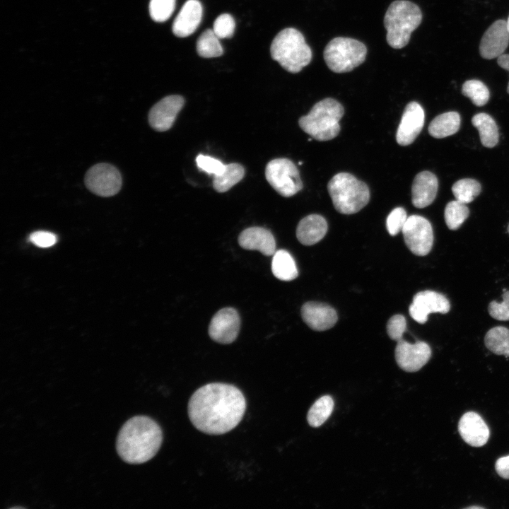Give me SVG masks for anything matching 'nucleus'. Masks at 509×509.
<instances>
[{"label": "nucleus", "mask_w": 509, "mask_h": 509, "mask_svg": "<svg viewBox=\"0 0 509 509\" xmlns=\"http://www.w3.org/2000/svg\"><path fill=\"white\" fill-rule=\"evenodd\" d=\"M246 400L235 386L213 382L194 392L189 400L188 416L193 426L209 435H221L242 421Z\"/></svg>", "instance_id": "nucleus-1"}, {"label": "nucleus", "mask_w": 509, "mask_h": 509, "mask_svg": "<svg viewBox=\"0 0 509 509\" xmlns=\"http://www.w3.org/2000/svg\"><path fill=\"white\" fill-rule=\"evenodd\" d=\"M162 442V430L154 420L146 416H135L121 427L116 450L124 462L142 464L156 455Z\"/></svg>", "instance_id": "nucleus-2"}, {"label": "nucleus", "mask_w": 509, "mask_h": 509, "mask_svg": "<svg viewBox=\"0 0 509 509\" xmlns=\"http://www.w3.org/2000/svg\"><path fill=\"white\" fill-rule=\"evenodd\" d=\"M422 13L414 3L406 0L393 1L384 17L388 45L401 49L409 42L411 33L421 24Z\"/></svg>", "instance_id": "nucleus-3"}, {"label": "nucleus", "mask_w": 509, "mask_h": 509, "mask_svg": "<svg viewBox=\"0 0 509 509\" xmlns=\"http://www.w3.org/2000/svg\"><path fill=\"white\" fill-rule=\"evenodd\" d=\"M270 52L274 60L293 74L300 71L309 64L312 56L303 34L293 28H285L276 35Z\"/></svg>", "instance_id": "nucleus-4"}, {"label": "nucleus", "mask_w": 509, "mask_h": 509, "mask_svg": "<svg viewBox=\"0 0 509 509\" xmlns=\"http://www.w3.org/2000/svg\"><path fill=\"white\" fill-rule=\"evenodd\" d=\"M344 113V107L337 100L325 98L317 103L307 115L299 119V126L315 139L331 140L339 133V121Z\"/></svg>", "instance_id": "nucleus-5"}, {"label": "nucleus", "mask_w": 509, "mask_h": 509, "mask_svg": "<svg viewBox=\"0 0 509 509\" xmlns=\"http://www.w3.org/2000/svg\"><path fill=\"white\" fill-rule=\"evenodd\" d=\"M327 189L334 208L343 214L358 212L370 199L366 184L347 172L335 175L328 182Z\"/></svg>", "instance_id": "nucleus-6"}, {"label": "nucleus", "mask_w": 509, "mask_h": 509, "mask_svg": "<svg viewBox=\"0 0 509 509\" xmlns=\"http://www.w3.org/2000/svg\"><path fill=\"white\" fill-rule=\"evenodd\" d=\"M367 48L361 42L339 37L332 39L325 47L324 59L330 70L335 73L352 71L365 59Z\"/></svg>", "instance_id": "nucleus-7"}, {"label": "nucleus", "mask_w": 509, "mask_h": 509, "mask_svg": "<svg viewBox=\"0 0 509 509\" xmlns=\"http://www.w3.org/2000/svg\"><path fill=\"white\" fill-rule=\"evenodd\" d=\"M265 177L270 185L281 196L289 197L303 188L298 170L288 158H275L265 168Z\"/></svg>", "instance_id": "nucleus-8"}, {"label": "nucleus", "mask_w": 509, "mask_h": 509, "mask_svg": "<svg viewBox=\"0 0 509 509\" xmlns=\"http://www.w3.org/2000/svg\"><path fill=\"white\" fill-rule=\"evenodd\" d=\"M404 242L409 250L417 256H425L431 250L433 233L431 223L424 217L411 215L402 228Z\"/></svg>", "instance_id": "nucleus-9"}, {"label": "nucleus", "mask_w": 509, "mask_h": 509, "mask_svg": "<svg viewBox=\"0 0 509 509\" xmlns=\"http://www.w3.org/2000/svg\"><path fill=\"white\" fill-rule=\"evenodd\" d=\"M119 170L108 163H98L90 168L85 176V184L93 193L100 197L116 194L122 187Z\"/></svg>", "instance_id": "nucleus-10"}, {"label": "nucleus", "mask_w": 509, "mask_h": 509, "mask_svg": "<svg viewBox=\"0 0 509 509\" xmlns=\"http://www.w3.org/2000/svg\"><path fill=\"white\" fill-rule=\"evenodd\" d=\"M450 309V302L445 296L427 290L420 291L414 296L409 312L416 322L424 324L429 314L436 312L445 314Z\"/></svg>", "instance_id": "nucleus-11"}, {"label": "nucleus", "mask_w": 509, "mask_h": 509, "mask_svg": "<svg viewBox=\"0 0 509 509\" xmlns=\"http://www.w3.org/2000/svg\"><path fill=\"white\" fill-rule=\"evenodd\" d=\"M431 356V349L424 341L411 344L403 339L397 341L395 348V360L397 365L406 372H416L427 363Z\"/></svg>", "instance_id": "nucleus-12"}, {"label": "nucleus", "mask_w": 509, "mask_h": 509, "mask_svg": "<svg viewBox=\"0 0 509 509\" xmlns=\"http://www.w3.org/2000/svg\"><path fill=\"white\" fill-rule=\"evenodd\" d=\"M240 326V319L236 310L225 308L218 311L211 319L209 334L216 342L230 344L236 339Z\"/></svg>", "instance_id": "nucleus-13"}, {"label": "nucleus", "mask_w": 509, "mask_h": 509, "mask_svg": "<svg viewBox=\"0 0 509 509\" xmlns=\"http://www.w3.org/2000/svg\"><path fill=\"white\" fill-rule=\"evenodd\" d=\"M184 103V98L178 95H168L161 99L149 111L148 122L151 127L158 131L170 129Z\"/></svg>", "instance_id": "nucleus-14"}, {"label": "nucleus", "mask_w": 509, "mask_h": 509, "mask_svg": "<svg viewBox=\"0 0 509 509\" xmlns=\"http://www.w3.org/2000/svg\"><path fill=\"white\" fill-rule=\"evenodd\" d=\"M508 44L507 22L497 20L484 33L479 45V54L486 59L498 58L503 54Z\"/></svg>", "instance_id": "nucleus-15"}, {"label": "nucleus", "mask_w": 509, "mask_h": 509, "mask_svg": "<svg viewBox=\"0 0 509 509\" xmlns=\"http://www.w3.org/2000/svg\"><path fill=\"white\" fill-rule=\"evenodd\" d=\"M425 113L418 103L410 102L406 106L399 124L396 140L401 146L412 144L423 129Z\"/></svg>", "instance_id": "nucleus-16"}, {"label": "nucleus", "mask_w": 509, "mask_h": 509, "mask_svg": "<svg viewBox=\"0 0 509 509\" xmlns=\"http://www.w3.org/2000/svg\"><path fill=\"white\" fill-rule=\"evenodd\" d=\"M458 431L464 441L473 447L484 445L490 435L485 421L474 411L463 414L458 423Z\"/></svg>", "instance_id": "nucleus-17"}, {"label": "nucleus", "mask_w": 509, "mask_h": 509, "mask_svg": "<svg viewBox=\"0 0 509 509\" xmlns=\"http://www.w3.org/2000/svg\"><path fill=\"white\" fill-rule=\"evenodd\" d=\"M303 321L312 329L324 331L332 328L338 317L334 308L327 304L307 302L301 308Z\"/></svg>", "instance_id": "nucleus-18"}, {"label": "nucleus", "mask_w": 509, "mask_h": 509, "mask_svg": "<svg viewBox=\"0 0 509 509\" xmlns=\"http://www.w3.org/2000/svg\"><path fill=\"white\" fill-rule=\"evenodd\" d=\"M202 18V6L198 0L187 1L175 17L172 23V33L179 37H185L194 33Z\"/></svg>", "instance_id": "nucleus-19"}, {"label": "nucleus", "mask_w": 509, "mask_h": 509, "mask_svg": "<svg viewBox=\"0 0 509 509\" xmlns=\"http://www.w3.org/2000/svg\"><path fill=\"white\" fill-rule=\"evenodd\" d=\"M238 243L248 250H257L266 256L273 255L276 252V241L272 233L262 227H250L241 232Z\"/></svg>", "instance_id": "nucleus-20"}, {"label": "nucleus", "mask_w": 509, "mask_h": 509, "mask_svg": "<svg viewBox=\"0 0 509 509\" xmlns=\"http://www.w3.org/2000/svg\"><path fill=\"white\" fill-rule=\"evenodd\" d=\"M438 187V179L433 172L422 171L418 173L411 187L413 205L422 209L431 204L436 197Z\"/></svg>", "instance_id": "nucleus-21"}, {"label": "nucleus", "mask_w": 509, "mask_h": 509, "mask_svg": "<svg viewBox=\"0 0 509 509\" xmlns=\"http://www.w3.org/2000/svg\"><path fill=\"white\" fill-rule=\"evenodd\" d=\"M327 231V223L324 217L310 214L300 221L296 228V237L304 245H312L321 240Z\"/></svg>", "instance_id": "nucleus-22"}, {"label": "nucleus", "mask_w": 509, "mask_h": 509, "mask_svg": "<svg viewBox=\"0 0 509 509\" xmlns=\"http://www.w3.org/2000/svg\"><path fill=\"white\" fill-rule=\"evenodd\" d=\"M460 127V116L457 112H447L435 117L428 126V133L442 139L457 133Z\"/></svg>", "instance_id": "nucleus-23"}, {"label": "nucleus", "mask_w": 509, "mask_h": 509, "mask_svg": "<svg viewBox=\"0 0 509 509\" xmlns=\"http://www.w3.org/2000/svg\"><path fill=\"white\" fill-rule=\"evenodd\" d=\"M472 123L477 129L484 146L493 148L496 146L499 138L498 129L491 116L484 112L478 113L472 118Z\"/></svg>", "instance_id": "nucleus-24"}, {"label": "nucleus", "mask_w": 509, "mask_h": 509, "mask_svg": "<svg viewBox=\"0 0 509 509\" xmlns=\"http://www.w3.org/2000/svg\"><path fill=\"white\" fill-rule=\"evenodd\" d=\"M271 271L276 278L285 281L295 279L298 271L291 254L284 250H279L273 255Z\"/></svg>", "instance_id": "nucleus-25"}, {"label": "nucleus", "mask_w": 509, "mask_h": 509, "mask_svg": "<svg viewBox=\"0 0 509 509\" xmlns=\"http://www.w3.org/2000/svg\"><path fill=\"white\" fill-rule=\"evenodd\" d=\"M486 348L497 355L509 357V329L498 326L489 329L484 338Z\"/></svg>", "instance_id": "nucleus-26"}, {"label": "nucleus", "mask_w": 509, "mask_h": 509, "mask_svg": "<svg viewBox=\"0 0 509 509\" xmlns=\"http://www.w3.org/2000/svg\"><path fill=\"white\" fill-rule=\"evenodd\" d=\"M245 170L239 163H230L226 165L222 173L215 175L213 187L218 192H225L239 182L244 177Z\"/></svg>", "instance_id": "nucleus-27"}, {"label": "nucleus", "mask_w": 509, "mask_h": 509, "mask_svg": "<svg viewBox=\"0 0 509 509\" xmlns=\"http://www.w3.org/2000/svg\"><path fill=\"white\" fill-rule=\"evenodd\" d=\"M333 399L329 395L319 398L310 407L307 419L312 427H319L330 416L334 409Z\"/></svg>", "instance_id": "nucleus-28"}, {"label": "nucleus", "mask_w": 509, "mask_h": 509, "mask_svg": "<svg viewBox=\"0 0 509 509\" xmlns=\"http://www.w3.org/2000/svg\"><path fill=\"white\" fill-rule=\"evenodd\" d=\"M219 40L213 29L206 30L197 42L198 54L204 58L217 57L222 55L223 49Z\"/></svg>", "instance_id": "nucleus-29"}, {"label": "nucleus", "mask_w": 509, "mask_h": 509, "mask_svg": "<svg viewBox=\"0 0 509 509\" xmlns=\"http://www.w3.org/2000/svg\"><path fill=\"white\" fill-rule=\"evenodd\" d=\"M481 187L476 180L461 179L452 187V192L456 200L464 204L472 202L481 192Z\"/></svg>", "instance_id": "nucleus-30"}, {"label": "nucleus", "mask_w": 509, "mask_h": 509, "mask_svg": "<svg viewBox=\"0 0 509 509\" xmlns=\"http://www.w3.org/2000/svg\"><path fill=\"white\" fill-rule=\"evenodd\" d=\"M469 215L468 207L457 200L448 202L444 212L445 223L447 228L452 230L460 228Z\"/></svg>", "instance_id": "nucleus-31"}, {"label": "nucleus", "mask_w": 509, "mask_h": 509, "mask_svg": "<svg viewBox=\"0 0 509 509\" xmlns=\"http://www.w3.org/2000/svg\"><path fill=\"white\" fill-rule=\"evenodd\" d=\"M462 93L469 98L477 107L485 105L490 97V93L486 86L481 81L476 79L465 81L462 87Z\"/></svg>", "instance_id": "nucleus-32"}, {"label": "nucleus", "mask_w": 509, "mask_h": 509, "mask_svg": "<svg viewBox=\"0 0 509 509\" xmlns=\"http://www.w3.org/2000/svg\"><path fill=\"white\" fill-rule=\"evenodd\" d=\"M176 0H151L149 13L156 22H165L172 14L175 8Z\"/></svg>", "instance_id": "nucleus-33"}, {"label": "nucleus", "mask_w": 509, "mask_h": 509, "mask_svg": "<svg viewBox=\"0 0 509 509\" xmlns=\"http://www.w3.org/2000/svg\"><path fill=\"white\" fill-rule=\"evenodd\" d=\"M235 28V22L233 16L223 13L215 20L213 30L219 39L230 38L234 33Z\"/></svg>", "instance_id": "nucleus-34"}, {"label": "nucleus", "mask_w": 509, "mask_h": 509, "mask_svg": "<svg viewBox=\"0 0 509 509\" xmlns=\"http://www.w3.org/2000/svg\"><path fill=\"white\" fill-rule=\"evenodd\" d=\"M406 212L402 207L394 209L386 220V227L390 235L394 236L402 230L407 220Z\"/></svg>", "instance_id": "nucleus-35"}, {"label": "nucleus", "mask_w": 509, "mask_h": 509, "mask_svg": "<svg viewBox=\"0 0 509 509\" xmlns=\"http://www.w3.org/2000/svg\"><path fill=\"white\" fill-rule=\"evenodd\" d=\"M196 163L199 169L213 176L222 173L226 165L213 157L202 154L196 158Z\"/></svg>", "instance_id": "nucleus-36"}, {"label": "nucleus", "mask_w": 509, "mask_h": 509, "mask_svg": "<svg viewBox=\"0 0 509 509\" xmlns=\"http://www.w3.org/2000/svg\"><path fill=\"white\" fill-rule=\"evenodd\" d=\"M503 301H491L488 307L489 315L494 319L501 321L509 320V291H505Z\"/></svg>", "instance_id": "nucleus-37"}, {"label": "nucleus", "mask_w": 509, "mask_h": 509, "mask_svg": "<svg viewBox=\"0 0 509 509\" xmlns=\"http://www.w3.org/2000/svg\"><path fill=\"white\" fill-rule=\"evenodd\" d=\"M406 328L405 317L402 315H393L387 322V332L388 336L394 341H399Z\"/></svg>", "instance_id": "nucleus-38"}, {"label": "nucleus", "mask_w": 509, "mask_h": 509, "mask_svg": "<svg viewBox=\"0 0 509 509\" xmlns=\"http://www.w3.org/2000/svg\"><path fill=\"white\" fill-rule=\"evenodd\" d=\"M30 241L40 247H49L54 245L57 238L55 234L48 231H35L30 234Z\"/></svg>", "instance_id": "nucleus-39"}, {"label": "nucleus", "mask_w": 509, "mask_h": 509, "mask_svg": "<svg viewBox=\"0 0 509 509\" xmlns=\"http://www.w3.org/2000/svg\"><path fill=\"white\" fill-rule=\"evenodd\" d=\"M495 468L500 476L509 479V455L498 458L496 462Z\"/></svg>", "instance_id": "nucleus-40"}, {"label": "nucleus", "mask_w": 509, "mask_h": 509, "mask_svg": "<svg viewBox=\"0 0 509 509\" xmlns=\"http://www.w3.org/2000/svg\"><path fill=\"white\" fill-rule=\"evenodd\" d=\"M497 63L501 68L509 71V54H503L498 57ZM507 92L509 94V82L507 87Z\"/></svg>", "instance_id": "nucleus-41"}, {"label": "nucleus", "mask_w": 509, "mask_h": 509, "mask_svg": "<svg viewBox=\"0 0 509 509\" xmlns=\"http://www.w3.org/2000/svg\"><path fill=\"white\" fill-rule=\"evenodd\" d=\"M467 508H483L481 506L474 505V506H469V507H467Z\"/></svg>", "instance_id": "nucleus-42"}, {"label": "nucleus", "mask_w": 509, "mask_h": 509, "mask_svg": "<svg viewBox=\"0 0 509 509\" xmlns=\"http://www.w3.org/2000/svg\"><path fill=\"white\" fill-rule=\"evenodd\" d=\"M506 22H507V28H508V32H509V17H508V21H507Z\"/></svg>", "instance_id": "nucleus-43"}, {"label": "nucleus", "mask_w": 509, "mask_h": 509, "mask_svg": "<svg viewBox=\"0 0 509 509\" xmlns=\"http://www.w3.org/2000/svg\"><path fill=\"white\" fill-rule=\"evenodd\" d=\"M508 233H509V224H508Z\"/></svg>", "instance_id": "nucleus-44"}]
</instances>
